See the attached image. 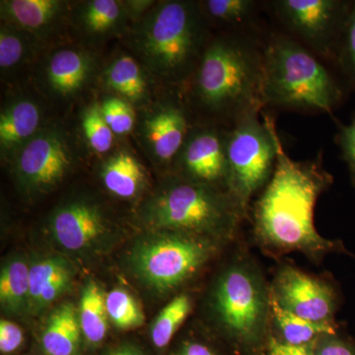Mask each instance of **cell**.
<instances>
[{
	"label": "cell",
	"mask_w": 355,
	"mask_h": 355,
	"mask_svg": "<svg viewBox=\"0 0 355 355\" xmlns=\"http://www.w3.org/2000/svg\"><path fill=\"white\" fill-rule=\"evenodd\" d=\"M335 64L342 72L345 84L355 90V0L350 6Z\"/></svg>",
	"instance_id": "cell-28"
},
{
	"label": "cell",
	"mask_w": 355,
	"mask_h": 355,
	"mask_svg": "<svg viewBox=\"0 0 355 355\" xmlns=\"http://www.w3.org/2000/svg\"><path fill=\"white\" fill-rule=\"evenodd\" d=\"M263 108L333 114L343 86L315 55L291 36L272 34L263 46Z\"/></svg>",
	"instance_id": "cell-4"
},
{
	"label": "cell",
	"mask_w": 355,
	"mask_h": 355,
	"mask_svg": "<svg viewBox=\"0 0 355 355\" xmlns=\"http://www.w3.org/2000/svg\"><path fill=\"white\" fill-rule=\"evenodd\" d=\"M103 182L118 197H135L144 181V173L137 159L130 153H120L110 159L103 168Z\"/></svg>",
	"instance_id": "cell-17"
},
{
	"label": "cell",
	"mask_w": 355,
	"mask_h": 355,
	"mask_svg": "<svg viewBox=\"0 0 355 355\" xmlns=\"http://www.w3.org/2000/svg\"><path fill=\"white\" fill-rule=\"evenodd\" d=\"M110 355H140L137 354V352H133L132 349H120L116 350V352H113V354H111Z\"/></svg>",
	"instance_id": "cell-38"
},
{
	"label": "cell",
	"mask_w": 355,
	"mask_h": 355,
	"mask_svg": "<svg viewBox=\"0 0 355 355\" xmlns=\"http://www.w3.org/2000/svg\"><path fill=\"white\" fill-rule=\"evenodd\" d=\"M22 330L17 324L7 320L0 322V350L3 354L15 352L23 343Z\"/></svg>",
	"instance_id": "cell-35"
},
{
	"label": "cell",
	"mask_w": 355,
	"mask_h": 355,
	"mask_svg": "<svg viewBox=\"0 0 355 355\" xmlns=\"http://www.w3.org/2000/svg\"><path fill=\"white\" fill-rule=\"evenodd\" d=\"M222 244L202 236L166 231L135 250L133 266L149 286L159 292H170L200 272Z\"/></svg>",
	"instance_id": "cell-8"
},
{
	"label": "cell",
	"mask_w": 355,
	"mask_h": 355,
	"mask_svg": "<svg viewBox=\"0 0 355 355\" xmlns=\"http://www.w3.org/2000/svg\"><path fill=\"white\" fill-rule=\"evenodd\" d=\"M103 118L112 132L121 135L128 133L135 125V113L130 105L118 98H108L101 106Z\"/></svg>",
	"instance_id": "cell-31"
},
{
	"label": "cell",
	"mask_w": 355,
	"mask_h": 355,
	"mask_svg": "<svg viewBox=\"0 0 355 355\" xmlns=\"http://www.w3.org/2000/svg\"><path fill=\"white\" fill-rule=\"evenodd\" d=\"M277 149L275 172L252 210L256 246L272 259L299 253L315 263L331 254L347 253L342 241L324 237L315 225L318 200L334 183L322 153L309 160H293L279 133Z\"/></svg>",
	"instance_id": "cell-1"
},
{
	"label": "cell",
	"mask_w": 355,
	"mask_h": 355,
	"mask_svg": "<svg viewBox=\"0 0 355 355\" xmlns=\"http://www.w3.org/2000/svg\"><path fill=\"white\" fill-rule=\"evenodd\" d=\"M24 55V44L19 36L2 28L0 33V67L9 69L20 62Z\"/></svg>",
	"instance_id": "cell-32"
},
{
	"label": "cell",
	"mask_w": 355,
	"mask_h": 355,
	"mask_svg": "<svg viewBox=\"0 0 355 355\" xmlns=\"http://www.w3.org/2000/svg\"><path fill=\"white\" fill-rule=\"evenodd\" d=\"M146 139L156 157L170 162L179 157L189 137V121L181 105L168 103L146 123Z\"/></svg>",
	"instance_id": "cell-14"
},
{
	"label": "cell",
	"mask_w": 355,
	"mask_h": 355,
	"mask_svg": "<svg viewBox=\"0 0 355 355\" xmlns=\"http://www.w3.org/2000/svg\"><path fill=\"white\" fill-rule=\"evenodd\" d=\"M336 142L349 167L350 179L355 190V118L349 125L340 128L336 135Z\"/></svg>",
	"instance_id": "cell-34"
},
{
	"label": "cell",
	"mask_w": 355,
	"mask_h": 355,
	"mask_svg": "<svg viewBox=\"0 0 355 355\" xmlns=\"http://www.w3.org/2000/svg\"><path fill=\"white\" fill-rule=\"evenodd\" d=\"M71 159L64 140L53 132H44L29 140L16 161L21 181L35 190H46L62 181Z\"/></svg>",
	"instance_id": "cell-12"
},
{
	"label": "cell",
	"mask_w": 355,
	"mask_h": 355,
	"mask_svg": "<svg viewBox=\"0 0 355 355\" xmlns=\"http://www.w3.org/2000/svg\"><path fill=\"white\" fill-rule=\"evenodd\" d=\"M315 355H355V343L340 330L331 335L324 336L313 345Z\"/></svg>",
	"instance_id": "cell-33"
},
{
	"label": "cell",
	"mask_w": 355,
	"mask_h": 355,
	"mask_svg": "<svg viewBox=\"0 0 355 355\" xmlns=\"http://www.w3.org/2000/svg\"><path fill=\"white\" fill-rule=\"evenodd\" d=\"M53 237L69 251L86 249L107 232L101 212L91 203L76 202L55 212L51 221Z\"/></svg>",
	"instance_id": "cell-13"
},
{
	"label": "cell",
	"mask_w": 355,
	"mask_h": 355,
	"mask_svg": "<svg viewBox=\"0 0 355 355\" xmlns=\"http://www.w3.org/2000/svg\"><path fill=\"white\" fill-rule=\"evenodd\" d=\"M226 133L200 128L189 135L179 154L184 179L229 193Z\"/></svg>",
	"instance_id": "cell-11"
},
{
	"label": "cell",
	"mask_w": 355,
	"mask_h": 355,
	"mask_svg": "<svg viewBox=\"0 0 355 355\" xmlns=\"http://www.w3.org/2000/svg\"><path fill=\"white\" fill-rule=\"evenodd\" d=\"M88 71L89 62L85 55L76 51H60L49 64V83L58 92L69 94L83 86Z\"/></svg>",
	"instance_id": "cell-19"
},
{
	"label": "cell",
	"mask_w": 355,
	"mask_h": 355,
	"mask_svg": "<svg viewBox=\"0 0 355 355\" xmlns=\"http://www.w3.org/2000/svg\"><path fill=\"white\" fill-rule=\"evenodd\" d=\"M150 220L166 231L202 236L226 243L234 239L249 218L228 191L181 180L170 184L156 198Z\"/></svg>",
	"instance_id": "cell-6"
},
{
	"label": "cell",
	"mask_w": 355,
	"mask_h": 355,
	"mask_svg": "<svg viewBox=\"0 0 355 355\" xmlns=\"http://www.w3.org/2000/svg\"><path fill=\"white\" fill-rule=\"evenodd\" d=\"M2 7L13 23L25 29L36 30L53 20L62 3L55 0H12L4 2Z\"/></svg>",
	"instance_id": "cell-21"
},
{
	"label": "cell",
	"mask_w": 355,
	"mask_h": 355,
	"mask_svg": "<svg viewBox=\"0 0 355 355\" xmlns=\"http://www.w3.org/2000/svg\"><path fill=\"white\" fill-rule=\"evenodd\" d=\"M69 266L65 261L58 258L46 259L30 268L29 305L33 309L36 307L40 296L60 277L70 275Z\"/></svg>",
	"instance_id": "cell-27"
},
{
	"label": "cell",
	"mask_w": 355,
	"mask_h": 355,
	"mask_svg": "<svg viewBox=\"0 0 355 355\" xmlns=\"http://www.w3.org/2000/svg\"><path fill=\"white\" fill-rule=\"evenodd\" d=\"M177 355H218L210 349L209 345L197 342V340H187L180 347Z\"/></svg>",
	"instance_id": "cell-37"
},
{
	"label": "cell",
	"mask_w": 355,
	"mask_h": 355,
	"mask_svg": "<svg viewBox=\"0 0 355 355\" xmlns=\"http://www.w3.org/2000/svg\"><path fill=\"white\" fill-rule=\"evenodd\" d=\"M270 3L291 38L317 57L336 62L352 1L275 0Z\"/></svg>",
	"instance_id": "cell-9"
},
{
	"label": "cell",
	"mask_w": 355,
	"mask_h": 355,
	"mask_svg": "<svg viewBox=\"0 0 355 355\" xmlns=\"http://www.w3.org/2000/svg\"><path fill=\"white\" fill-rule=\"evenodd\" d=\"M191 308L193 300L188 293L178 294L163 308L151 329V338L156 347L163 349L171 342L173 336L190 315Z\"/></svg>",
	"instance_id": "cell-24"
},
{
	"label": "cell",
	"mask_w": 355,
	"mask_h": 355,
	"mask_svg": "<svg viewBox=\"0 0 355 355\" xmlns=\"http://www.w3.org/2000/svg\"><path fill=\"white\" fill-rule=\"evenodd\" d=\"M263 43L235 31L207 44L193 72V94L210 114L231 127L263 109Z\"/></svg>",
	"instance_id": "cell-2"
},
{
	"label": "cell",
	"mask_w": 355,
	"mask_h": 355,
	"mask_svg": "<svg viewBox=\"0 0 355 355\" xmlns=\"http://www.w3.org/2000/svg\"><path fill=\"white\" fill-rule=\"evenodd\" d=\"M249 114L226 133L228 191L249 216L250 205L265 189L277 165V127L270 116Z\"/></svg>",
	"instance_id": "cell-7"
},
{
	"label": "cell",
	"mask_w": 355,
	"mask_h": 355,
	"mask_svg": "<svg viewBox=\"0 0 355 355\" xmlns=\"http://www.w3.org/2000/svg\"><path fill=\"white\" fill-rule=\"evenodd\" d=\"M200 4L166 1L142 23L137 36L140 55L159 77L182 83L193 76L207 46Z\"/></svg>",
	"instance_id": "cell-5"
},
{
	"label": "cell",
	"mask_w": 355,
	"mask_h": 355,
	"mask_svg": "<svg viewBox=\"0 0 355 355\" xmlns=\"http://www.w3.org/2000/svg\"><path fill=\"white\" fill-rule=\"evenodd\" d=\"M108 322L106 296L101 287L89 282L84 287L79 308V323L88 342L101 343L108 331Z\"/></svg>",
	"instance_id": "cell-20"
},
{
	"label": "cell",
	"mask_w": 355,
	"mask_h": 355,
	"mask_svg": "<svg viewBox=\"0 0 355 355\" xmlns=\"http://www.w3.org/2000/svg\"><path fill=\"white\" fill-rule=\"evenodd\" d=\"M210 19L247 31L253 25L260 3L256 0H207L203 4Z\"/></svg>",
	"instance_id": "cell-23"
},
{
	"label": "cell",
	"mask_w": 355,
	"mask_h": 355,
	"mask_svg": "<svg viewBox=\"0 0 355 355\" xmlns=\"http://www.w3.org/2000/svg\"><path fill=\"white\" fill-rule=\"evenodd\" d=\"M340 330L338 323H315L295 316L280 308L272 297V336L279 342L295 347H313L324 336Z\"/></svg>",
	"instance_id": "cell-15"
},
{
	"label": "cell",
	"mask_w": 355,
	"mask_h": 355,
	"mask_svg": "<svg viewBox=\"0 0 355 355\" xmlns=\"http://www.w3.org/2000/svg\"><path fill=\"white\" fill-rule=\"evenodd\" d=\"M270 292L280 308L295 316L315 323H336L340 294L328 277L312 275L292 263H280L270 282Z\"/></svg>",
	"instance_id": "cell-10"
},
{
	"label": "cell",
	"mask_w": 355,
	"mask_h": 355,
	"mask_svg": "<svg viewBox=\"0 0 355 355\" xmlns=\"http://www.w3.org/2000/svg\"><path fill=\"white\" fill-rule=\"evenodd\" d=\"M107 83L116 92L133 102L146 95V83L139 64L132 58L123 55L107 71Z\"/></svg>",
	"instance_id": "cell-25"
},
{
	"label": "cell",
	"mask_w": 355,
	"mask_h": 355,
	"mask_svg": "<svg viewBox=\"0 0 355 355\" xmlns=\"http://www.w3.org/2000/svg\"><path fill=\"white\" fill-rule=\"evenodd\" d=\"M266 355H315L313 347H295L277 340L270 336Z\"/></svg>",
	"instance_id": "cell-36"
},
{
	"label": "cell",
	"mask_w": 355,
	"mask_h": 355,
	"mask_svg": "<svg viewBox=\"0 0 355 355\" xmlns=\"http://www.w3.org/2000/svg\"><path fill=\"white\" fill-rule=\"evenodd\" d=\"M40 123V111L36 104L27 100L18 101L7 108L0 116V144L13 147L31 137Z\"/></svg>",
	"instance_id": "cell-18"
},
{
	"label": "cell",
	"mask_w": 355,
	"mask_h": 355,
	"mask_svg": "<svg viewBox=\"0 0 355 355\" xmlns=\"http://www.w3.org/2000/svg\"><path fill=\"white\" fill-rule=\"evenodd\" d=\"M83 127L89 146L96 153H105L111 149L114 132L103 118L101 107L94 105L85 112Z\"/></svg>",
	"instance_id": "cell-29"
},
{
	"label": "cell",
	"mask_w": 355,
	"mask_h": 355,
	"mask_svg": "<svg viewBox=\"0 0 355 355\" xmlns=\"http://www.w3.org/2000/svg\"><path fill=\"white\" fill-rule=\"evenodd\" d=\"M81 327L76 308L64 303L51 314L42 343L49 355H74L78 349Z\"/></svg>",
	"instance_id": "cell-16"
},
{
	"label": "cell",
	"mask_w": 355,
	"mask_h": 355,
	"mask_svg": "<svg viewBox=\"0 0 355 355\" xmlns=\"http://www.w3.org/2000/svg\"><path fill=\"white\" fill-rule=\"evenodd\" d=\"M109 319L123 330L137 328L144 324V316L137 301L123 289H114L106 296Z\"/></svg>",
	"instance_id": "cell-26"
},
{
	"label": "cell",
	"mask_w": 355,
	"mask_h": 355,
	"mask_svg": "<svg viewBox=\"0 0 355 355\" xmlns=\"http://www.w3.org/2000/svg\"><path fill=\"white\" fill-rule=\"evenodd\" d=\"M210 310L219 328L243 352H261L272 336V293L260 263L238 248L217 275Z\"/></svg>",
	"instance_id": "cell-3"
},
{
	"label": "cell",
	"mask_w": 355,
	"mask_h": 355,
	"mask_svg": "<svg viewBox=\"0 0 355 355\" xmlns=\"http://www.w3.org/2000/svg\"><path fill=\"white\" fill-rule=\"evenodd\" d=\"M30 268L23 261H11L0 275V301L7 309L19 311L29 304Z\"/></svg>",
	"instance_id": "cell-22"
},
{
	"label": "cell",
	"mask_w": 355,
	"mask_h": 355,
	"mask_svg": "<svg viewBox=\"0 0 355 355\" xmlns=\"http://www.w3.org/2000/svg\"><path fill=\"white\" fill-rule=\"evenodd\" d=\"M121 15L119 2L114 0H94L88 2L84 12V22L91 32L108 31L116 24Z\"/></svg>",
	"instance_id": "cell-30"
}]
</instances>
